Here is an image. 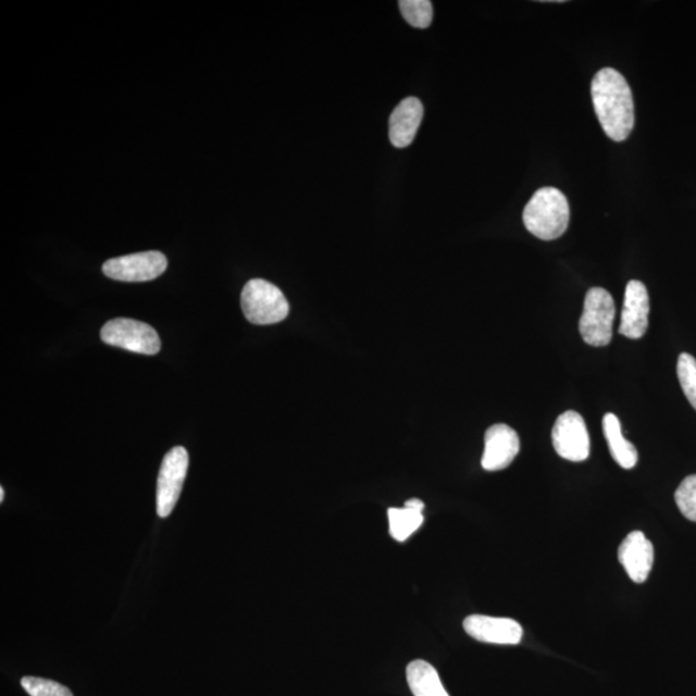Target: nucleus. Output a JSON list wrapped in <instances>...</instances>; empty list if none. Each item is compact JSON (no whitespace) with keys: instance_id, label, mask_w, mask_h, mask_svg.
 I'll use <instances>...</instances> for the list:
<instances>
[{"instance_id":"f257e3e1","label":"nucleus","mask_w":696,"mask_h":696,"mask_svg":"<svg viewBox=\"0 0 696 696\" xmlns=\"http://www.w3.org/2000/svg\"><path fill=\"white\" fill-rule=\"evenodd\" d=\"M592 102L601 127L612 141L622 142L635 127V103L624 76L605 67L592 79Z\"/></svg>"},{"instance_id":"f03ea898","label":"nucleus","mask_w":696,"mask_h":696,"mask_svg":"<svg viewBox=\"0 0 696 696\" xmlns=\"http://www.w3.org/2000/svg\"><path fill=\"white\" fill-rule=\"evenodd\" d=\"M522 220L535 238L546 241L559 239L569 227V201L559 189L542 187L529 200Z\"/></svg>"},{"instance_id":"7ed1b4c3","label":"nucleus","mask_w":696,"mask_h":696,"mask_svg":"<svg viewBox=\"0 0 696 696\" xmlns=\"http://www.w3.org/2000/svg\"><path fill=\"white\" fill-rule=\"evenodd\" d=\"M241 310L250 323L270 325L287 319L289 303L276 285L253 278L241 291Z\"/></svg>"},{"instance_id":"20e7f679","label":"nucleus","mask_w":696,"mask_h":696,"mask_svg":"<svg viewBox=\"0 0 696 696\" xmlns=\"http://www.w3.org/2000/svg\"><path fill=\"white\" fill-rule=\"evenodd\" d=\"M616 303L608 290L591 288L584 298L580 320L581 336L589 346L604 347L611 343Z\"/></svg>"},{"instance_id":"39448f33","label":"nucleus","mask_w":696,"mask_h":696,"mask_svg":"<svg viewBox=\"0 0 696 696\" xmlns=\"http://www.w3.org/2000/svg\"><path fill=\"white\" fill-rule=\"evenodd\" d=\"M104 344L136 353L157 355L162 347L159 334L152 326L134 319L110 320L101 330Z\"/></svg>"},{"instance_id":"423d86ee","label":"nucleus","mask_w":696,"mask_h":696,"mask_svg":"<svg viewBox=\"0 0 696 696\" xmlns=\"http://www.w3.org/2000/svg\"><path fill=\"white\" fill-rule=\"evenodd\" d=\"M187 469L189 455L185 448L176 447L166 452L158 477L157 511L160 518H169L177 505Z\"/></svg>"},{"instance_id":"0eeeda50","label":"nucleus","mask_w":696,"mask_h":696,"mask_svg":"<svg viewBox=\"0 0 696 696\" xmlns=\"http://www.w3.org/2000/svg\"><path fill=\"white\" fill-rule=\"evenodd\" d=\"M169 261L163 253L142 252L116 257L103 263V274L117 282L144 283L164 274Z\"/></svg>"},{"instance_id":"6e6552de","label":"nucleus","mask_w":696,"mask_h":696,"mask_svg":"<svg viewBox=\"0 0 696 696\" xmlns=\"http://www.w3.org/2000/svg\"><path fill=\"white\" fill-rule=\"evenodd\" d=\"M552 444L557 455L567 461H587L591 443L583 417L574 410H568L557 418L552 430Z\"/></svg>"},{"instance_id":"1a4fd4ad","label":"nucleus","mask_w":696,"mask_h":696,"mask_svg":"<svg viewBox=\"0 0 696 696\" xmlns=\"http://www.w3.org/2000/svg\"><path fill=\"white\" fill-rule=\"evenodd\" d=\"M463 629L477 642L496 645H518L524 636V630L510 618L470 616L464 619Z\"/></svg>"},{"instance_id":"9d476101","label":"nucleus","mask_w":696,"mask_h":696,"mask_svg":"<svg viewBox=\"0 0 696 696\" xmlns=\"http://www.w3.org/2000/svg\"><path fill=\"white\" fill-rule=\"evenodd\" d=\"M650 299L645 284L631 281L626 284L619 333L630 339L645 336L649 326Z\"/></svg>"},{"instance_id":"9b49d317","label":"nucleus","mask_w":696,"mask_h":696,"mask_svg":"<svg viewBox=\"0 0 696 696\" xmlns=\"http://www.w3.org/2000/svg\"><path fill=\"white\" fill-rule=\"evenodd\" d=\"M520 451V438L507 424H494L485 434V449L482 459L486 471H500L508 468Z\"/></svg>"},{"instance_id":"f8f14e48","label":"nucleus","mask_w":696,"mask_h":696,"mask_svg":"<svg viewBox=\"0 0 696 696\" xmlns=\"http://www.w3.org/2000/svg\"><path fill=\"white\" fill-rule=\"evenodd\" d=\"M618 559L633 582L645 583L651 573L654 563L652 543L645 537L643 532H632L626 535L619 547Z\"/></svg>"},{"instance_id":"ddd939ff","label":"nucleus","mask_w":696,"mask_h":696,"mask_svg":"<svg viewBox=\"0 0 696 696\" xmlns=\"http://www.w3.org/2000/svg\"><path fill=\"white\" fill-rule=\"evenodd\" d=\"M423 114V104L415 97H408L395 108L389 117V141L395 148H408L414 141Z\"/></svg>"},{"instance_id":"4468645a","label":"nucleus","mask_w":696,"mask_h":696,"mask_svg":"<svg viewBox=\"0 0 696 696\" xmlns=\"http://www.w3.org/2000/svg\"><path fill=\"white\" fill-rule=\"evenodd\" d=\"M602 430L609 445L610 455L614 458V461L624 470L635 468L638 461V452L635 445L625 440L619 418L612 413L605 414Z\"/></svg>"},{"instance_id":"2eb2a0df","label":"nucleus","mask_w":696,"mask_h":696,"mask_svg":"<svg viewBox=\"0 0 696 696\" xmlns=\"http://www.w3.org/2000/svg\"><path fill=\"white\" fill-rule=\"evenodd\" d=\"M407 680L414 696H449L434 666L418 659L407 668Z\"/></svg>"},{"instance_id":"dca6fc26","label":"nucleus","mask_w":696,"mask_h":696,"mask_svg":"<svg viewBox=\"0 0 696 696\" xmlns=\"http://www.w3.org/2000/svg\"><path fill=\"white\" fill-rule=\"evenodd\" d=\"M389 534L395 540L406 542L423 524L421 511L412 508H389L388 510Z\"/></svg>"},{"instance_id":"f3484780","label":"nucleus","mask_w":696,"mask_h":696,"mask_svg":"<svg viewBox=\"0 0 696 696\" xmlns=\"http://www.w3.org/2000/svg\"><path fill=\"white\" fill-rule=\"evenodd\" d=\"M399 7L407 23L418 29H427L433 23V3L428 0H401Z\"/></svg>"},{"instance_id":"a211bd4d","label":"nucleus","mask_w":696,"mask_h":696,"mask_svg":"<svg viewBox=\"0 0 696 696\" xmlns=\"http://www.w3.org/2000/svg\"><path fill=\"white\" fill-rule=\"evenodd\" d=\"M678 375L682 391L696 410V360L691 353H681L678 361Z\"/></svg>"},{"instance_id":"6ab92c4d","label":"nucleus","mask_w":696,"mask_h":696,"mask_svg":"<svg viewBox=\"0 0 696 696\" xmlns=\"http://www.w3.org/2000/svg\"><path fill=\"white\" fill-rule=\"evenodd\" d=\"M679 510L687 520L696 522V475L687 476L674 493Z\"/></svg>"},{"instance_id":"aec40b11","label":"nucleus","mask_w":696,"mask_h":696,"mask_svg":"<svg viewBox=\"0 0 696 696\" xmlns=\"http://www.w3.org/2000/svg\"><path fill=\"white\" fill-rule=\"evenodd\" d=\"M21 685L30 696H74L70 688L52 680L24 678Z\"/></svg>"},{"instance_id":"412c9836","label":"nucleus","mask_w":696,"mask_h":696,"mask_svg":"<svg viewBox=\"0 0 696 696\" xmlns=\"http://www.w3.org/2000/svg\"><path fill=\"white\" fill-rule=\"evenodd\" d=\"M406 507L412 508V510L422 512L424 508V504L420 499H409L406 502Z\"/></svg>"},{"instance_id":"4be33fe9","label":"nucleus","mask_w":696,"mask_h":696,"mask_svg":"<svg viewBox=\"0 0 696 696\" xmlns=\"http://www.w3.org/2000/svg\"><path fill=\"white\" fill-rule=\"evenodd\" d=\"M4 500V489L3 487H0V502H3Z\"/></svg>"}]
</instances>
